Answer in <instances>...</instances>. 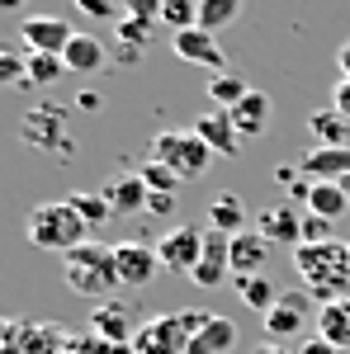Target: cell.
<instances>
[{
	"label": "cell",
	"instance_id": "cell-1",
	"mask_svg": "<svg viewBox=\"0 0 350 354\" xmlns=\"http://www.w3.org/2000/svg\"><path fill=\"white\" fill-rule=\"evenodd\" d=\"M294 270L308 288V298L326 307V302L350 298V241H322V245H298Z\"/></svg>",
	"mask_w": 350,
	"mask_h": 354
},
{
	"label": "cell",
	"instance_id": "cell-2",
	"mask_svg": "<svg viewBox=\"0 0 350 354\" xmlns=\"http://www.w3.org/2000/svg\"><path fill=\"white\" fill-rule=\"evenodd\" d=\"M62 279L76 298H95V302H109L114 288H123L119 265H114V245H100V241H85L71 255H62Z\"/></svg>",
	"mask_w": 350,
	"mask_h": 354
},
{
	"label": "cell",
	"instance_id": "cell-3",
	"mask_svg": "<svg viewBox=\"0 0 350 354\" xmlns=\"http://www.w3.org/2000/svg\"><path fill=\"white\" fill-rule=\"evenodd\" d=\"M24 232H28V245L53 250V255H71L76 245L90 241V227H85V218L71 203H38V208L28 213Z\"/></svg>",
	"mask_w": 350,
	"mask_h": 354
},
{
	"label": "cell",
	"instance_id": "cell-4",
	"mask_svg": "<svg viewBox=\"0 0 350 354\" xmlns=\"http://www.w3.org/2000/svg\"><path fill=\"white\" fill-rule=\"evenodd\" d=\"M213 312H161L152 322H142L133 335V354H189V340L209 326Z\"/></svg>",
	"mask_w": 350,
	"mask_h": 354
},
{
	"label": "cell",
	"instance_id": "cell-5",
	"mask_svg": "<svg viewBox=\"0 0 350 354\" xmlns=\"http://www.w3.org/2000/svg\"><path fill=\"white\" fill-rule=\"evenodd\" d=\"M152 161L170 165L180 180H199L204 170H209V161H213V151H209V142L194 133V128H185V133H161L157 142H152Z\"/></svg>",
	"mask_w": 350,
	"mask_h": 354
},
{
	"label": "cell",
	"instance_id": "cell-6",
	"mask_svg": "<svg viewBox=\"0 0 350 354\" xmlns=\"http://www.w3.org/2000/svg\"><path fill=\"white\" fill-rule=\"evenodd\" d=\"M308 317H313V298H308V288H284V293H279V302L265 312V335L284 345V340L303 335Z\"/></svg>",
	"mask_w": 350,
	"mask_h": 354
},
{
	"label": "cell",
	"instance_id": "cell-7",
	"mask_svg": "<svg viewBox=\"0 0 350 354\" xmlns=\"http://www.w3.org/2000/svg\"><path fill=\"white\" fill-rule=\"evenodd\" d=\"M90 335H100V340H109V345H133V335L142 330V322L133 317V307L123 298H109V302H95L90 307Z\"/></svg>",
	"mask_w": 350,
	"mask_h": 354
},
{
	"label": "cell",
	"instance_id": "cell-8",
	"mask_svg": "<svg viewBox=\"0 0 350 354\" xmlns=\"http://www.w3.org/2000/svg\"><path fill=\"white\" fill-rule=\"evenodd\" d=\"M114 265H119V283L123 288H147L161 274V255L147 241H119L114 245Z\"/></svg>",
	"mask_w": 350,
	"mask_h": 354
},
{
	"label": "cell",
	"instance_id": "cell-9",
	"mask_svg": "<svg viewBox=\"0 0 350 354\" xmlns=\"http://www.w3.org/2000/svg\"><path fill=\"white\" fill-rule=\"evenodd\" d=\"M71 38H76V28L67 24V19H57V15H28L24 24H19V43H24L28 53L62 57L71 48Z\"/></svg>",
	"mask_w": 350,
	"mask_h": 354
},
{
	"label": "cell",
	"instance_id": "cell-10",
	"mask_svg": "<svg viewBox=\"0 0 350 354\" xmlns=\"http://www.w3.org/2000/svg\"><path fill=\"white\" fill-rule=\"evenodd\" d=\"M157 255H161V270L194 274V265L204 260V232L199 227H170L161 241H157Z\"/></svg>",
	"mask_w": 350,
	"mask_h": 354
},
{
	"label": "cell",
	"instance_id": "cell-11",
	"mask_svg": "<svg viewBox=\"0 0 350 354\" xmlns=\"http://www.w3.org/2000/svg\"><path fill=\"white\" fill-rule=\"evenodd\" d=\"M170 48H175V57H180V62H189V66H209L213 76H227V53H222L218 33L185 28V33H175V38H170Z\"/></svg>",
	"mask_w": 350,
	"mask_h": 354
},
{
	"label": "cell",
	"instance_id": "cell-12",
	"mask_svg": "<svg viewBox=\"0 0 350 354\" xmlns=\"http://www.w3.org/2000/svg\"><path fill=\"white\" fill-rule=\"evenodd\" d=\"M24 137L33 147H43V151H53L57 161H67L71 156V137H67V118L62 109H38L24 118Z\"/></svg>",
	"mask_w": 350,
	"mask_h": 354
},
{
	"label": "cell",
	"instance_id": "cell-13",
	"mask_svg": "<svg viewBox=\"0 0 350 354\" xmlns=\"http://www.w3.org/2000/svg\"><path fill=\"white\" fill-rule=\"evenodd\" d=\"M256 232L265 236L270 245H303V213L289 208V203H274V208H261L256 213Z\"/></svg>",
	"mask_w": 350,
	"mask_h": 354
},
{
	"label": "cell",
	"instance_id": "cell-14",
	"mask_svg": "<svg viewBox=\"0 0 350 354\" xmlns=\"http://www.w3.org/2000/svg\"><path fill=\"white\" fill-rule=\"evenodd\" d=\"M232 274V236H222V232H204V260L194 265V283L199 288H218L222 279Z\"/></svg>",
	"mask_w": 350,
	"mask_h": 354
},
{
	"label": "cell",
	"instance_id": "cell-15",
	"mask_svg": "<svg viewBox=\"0 0 350 354\" xmlns=\"http://www.w3.org/2000/svg\"><path fill=\"white\" fill-rule=\"evenodd\" d=\"M100 194L109 198L114 218H133V213H147V185H142V175H137V170H119V175H109Z\"/></svg>",
	"mask_w": 350,
	"mask_h": 354
},
{
	"label": "cell",
	"instance_id": "cell-16",
	"mask_svg": "<svg viewBox=\"0 0 350 354\" xmlns=\"http://www.w3.org/2000/svg\"><path fill=\"white\" fill-rule=\"evenodd\" d=\"M350 175V147H313L303 156V180L313 185H341Z\"/></svg>",
	"mask_w": 350,
	"mask_h": 354
},
{
	"label": "cell",
	"instance_id": "cell-17",
	"mask_svg": "<svg viewBox=\"0 0 350 354\" xmlns=\"http://www.w3.org/2000/svg\"><path fill=\"white\" fill-rule=\"evenodd\" d=\"M194 133L209 142L213 156H242V133L232 128L227 109H209L204 118H194Z\"/></svg>",
	"mask_w": 350,
	"mask_h": 354
},
{
	"label": "cell",
	"instance_id": "cell-18",
	"mask_svg": "<svg viewBox=\"0 0 350 354\" xmlns=\"http://www.w3.org/2000/svg\"><path fill=\"white\" fill-rule=\"evenodd\" d=\"M71 326L62 322H33V326L19 330V354H67L71 350Z\"/></svg>",
	"mask_w": 350,
	"mask_h": 354
},
{
	"label": "cell",
	"instance_id": "cell-19",
	"mask_svg": "<svg viewBox=\"0 0 350 354\" xmlns=\"http://www.w3.org/2000/svg\"><path fill=\"white\" fill-rule=\"evenodd\" d=\"M62 62H67L71 76H95V71H105V66H109V48L95 38V33H76L71 48L62 53Z\"/></svg>",
	"mask_w": 350,
	"mask_h": 354
},
{
	"label": "cell",
	"instance_id": "cell-20",
	"mask_svg": "<svg viewBox=\"0 0 350 354\" xmlns=\"http://www.w3.org/2000/svg\"><path fill=\"white\" fill-rule=\"evenodd\" d=\"M265 255H270V241L261 232H242L232 236V279H251V274L265 270Z\"/></svg>",
	"mask_w": 350,
	"mask_h": 354
},
{
	"label": "cell",
	"instance_id": "cell-21",
	"mask_svg": "<svg viewBox=\"0 0 350 354\" xmlns=\"http://www.w3.org/2000/svg\"><path fill=\"white\" fill-rule=\"evenodd\" d=\"M227 118H232V128L242 133V142L246 137H261L270 128V95L265 90H251L237 109H227Z\"/></svg>",
	"mask_w": 350,
	"mask_h": 354
},
{
	"label": "cell",
	"instance_id": "cell-22",
	"mask_svg": "<svg viewBox=\"0 0 350 354\" xmlns=\"http://www.w3.org/2000/svg\"><path fill=\"white\" fill-rule=\"evenodd\" d=\"M237 345V322L232 317H209V326L189 340V354H232Z\"/></svg>",
	"mask_w": 350,
	"mask_h": 354
},
{
	"label": "cell",
	"instance_id": "cell-23",
	"mask_svg": "<svg viewBox=\"0 0 350 354\" xmlns=\"http://www.w3.org/2000/svg\"><path fill=\"white\" fill-rule=\"evenodd\" d=\"M317 335L336 350H350V298L317 307Z\"/></svg>",
	"mask_w": 350,
	"mask_h": 354
},
{
	"label": "cell",
	"instance_id": "cell-24",
	"mask_svg": "<svg viewBox=\"0 0 350 354\" xmlns=\"http://www.w3.org/2000/svg\"><path fill=\"white\" fill-rule=\"evenodd\" d=\"M209 232H222V236H242L246 232V203L237 194H218L209 203Z\"/></svg>",
	"mask_w": 350,
	"mask_h": 354
},
{
	"label": "cell",
	"instance_id": "cell-25",
	"mask_svg": "<svg viewBox=\"0 0 350 354\" xmlns=\"http://www.w3.org/2000/svg\"><path fill=\"white\" fill-rule=\"evenodd\" d=\"M308 133L317 137V147H350V123L331 109V104L317 109V113H308Z\"/></svg>",
	"mask_w": 350,
	"mask_h": 354
},
{
	"label": "cell",
	"instance_id": "cell-26",
	"mask_svg": "<svg viewBox=\"0 0 350 354\" xmlns=\"http://www.w3.org/2000/svg\"><path fill=\"white\" fill-rule=\"evenodd\" d=\"M308 213H313V218H326V222L346 218V213H350V198H346V189H341V185H313Z\"/></svg>",
	"mask_w": 350,
	"mask_h": 354
},
{
	"label": "cell",
	"instance_id": "cell-27",
	"mask_svg": "<svg viewBox=\"0 0 350 354\" xmlns=\"http://www.w3.org/2000/svg\"><path fill=\"white\" fill-rule=\"evenodd\" d=\"M237 293H242V302L251 307V312H261V317H265L270 307L279 302V293H284V288H274L265 274H251V279H237Z\"/></svg>",
	"mask_w": 350,
	"mask_h": 354
},
{
	"label": "cell",
	"instance_id": "cell-28",
	"mask_svg": "<svg viewBox=\"0 0 350 354\" xmlns=\"http://www.w3.org/2000/svg\"><path fill=\"white\" fill-rule=\"evenodd\" d=\"M62 76H71L62 57H48V53H28V62H24V81H28V85H43V90H48V85H57Z\"/></svg>",
	"mask_w": 350,
	"mask_h": 354
},
{
	"label": "cell",
	"instance_id": "cell-29",
	"mask_svg": "<svg viewBox=\"0 0 350 354\" xmlns=\"http://www.w3.org/2000/svg\"><path fill=\"white\" fill-rule=\"evenodd\" d=\"M246 95H251V85H246L237 71H227V76H213V81H209V100H213L218 109H237Z\"/></svg>",
	"mask_w": 350,
	"mask_h": 354
},
{
	"label": "cell",
	"instance_id": "cell-30",
	"mask_svg": "<svg viewBox=\"0 0 350 354\" xmlns=\"http://www.w3.org/2000/svg\"><path fill=\"white\" fill-rule=\"evenodd\" d=\"M242 15V0H199V28L204 33H218Z\"/></svg>",
	"mask_w": 350,
	"mask_h": 354
},
{
	"label": "cell",
	"instance_id": "cell-31",
	"mask_svg": "<svg viewBox=\"0 0 350 354\" xmlns=\"http://www.w3.org/2000/svg\"><path fill=\"white\" fill-rule=\"evenodd\" d=\"M67 203H71V208H76V213L85 218V227H90V232H95V227H105V222L114 218V208H109V198H105V194L81 189V194H71Z\"/></svg>",
	"mask_w": 350,
	"mask_h": 354
},
{
	"label": "cell",
	"instance_id": "cell-32",
	"mask_svg": "<svg viewBox=\"0 0 350 354\" xmlns=\"http://www.w3.org/2000/svg\"><path fill=\"white\" fill-rule=\"evenodd\" d=\"M137 175H142L147 194H180V185H185V180H180L170 165H161V161H147L142 170H137Z\"/></svg>",
	"mask_w": 350,
	"mask_h": 354
},
{
	"label": "cell",
	"instance_id": "cell-33",
	"mask_svg": "<svg viewBox=\"0 0 350 354\" xmlns=\"http://www.w3.org/2000/svg\"><path fill=\"white\" fill-rule=\"evenodd\" d=\"M161 24L185 33V28H199V0H166L161 10Z\"/></svg>",
	"mask_w": 350,
	"mask_h": 354
},
{
	"label": "cell",
	"instance_id": "cell-34",
	"mask_svg": "<svg viewBox=\"0 0 350 354\" xmlns=\"http://www.w3.org/2000/svg\"><path fill=\"white\" fill-rule=\"evenodd\" d=\"M114 38H119L123 48H147V43H152V24H147V19H133V15H123V19L114 24Z\"/></svg>",
	"mask_w": 350,
	"mask_h": 354
},
{
	"label": "cell",
	"instance_id": "cell-35",
	"mask_svg": "<svg viewBox=\"0 0 350 354\" xmlns=\"http://www.w3.org/2000/svg\"><path fill=\"white\" fill-rule=\"evenodd\" d=\"M67 354H133V345H109L100 335H76Z\"/></svg>",
	"mask_w": 350,
	"mask_h": 354
},
{
	"label": "cell",
	"instance_id": "cell-36",
	"mask_svg": "<svg viewBox=\"0 0 350 354\" xmlns=\"http://www.w3.org/2000/svg\"><path fill=\"white\" fill-rule=\"evenodd\" d=\"M123 5V15H133V19H147V24H157L166 10V0H119Z\"/></svg>",
	"mask_w": 350,
	"mask_h": 354
},
{
	"label": "cell",
	"instance_id": "cell-37",
	"mask_svg": "<svg viewBox=\"0 0 350 354\" xmlns=\"http://www.w3.org/2000/svg\"><path fill=\"white\" fill-rule=\"evenodd\" d=\"M322 241H331V222L326 218H303V245H322Z\"/></svg>",
	"mask_w": 350,
	"mask_h": 354
},
{
	"label": "cell",
	"instance_id": "cell-38",
	"mask_svg": "<svg viewBox=\"0 0 350 354\" xmlns=\"http://www.w3.org/2000/svg\"><path fill=\"white\" fill-rule=\"evenodd\" d=\"M180 194H147V218H170Z\"/></svg>",
	"mask_w": 350,
	"mask_h": 354
},
{
	"label": "cell",
	"instance_id": "cell-39",
	"mask_svg": "<svg viewBox=\"0 0 350 354\" xmlns=\"http://www.w3.org/2000/svg\"><path fill=\"white\" fill-rule=\"evenodd\" d=\"M85 19H114V0H71Z\"/></svg>",
	"mask_w": 350,
	"mask_h": 354
},
{
	"label": "cell",
	"instance_id": "cell-40",
	"mask_svg": "<svg viewBox=\"0 0 350 354\" xmlns=\"http://www.w3.org/2000/svg\"><path fill=\"white\" fill-rule=\"evenodd\" d=\"M331 109L350 123V81H346V76H341V81H336V90H331Z\"/></svg>",
	"mask_w": 350,
	"mask_h": 354
},
{
	"label": "cell",
	"instance_id": "cell-41",
	"mask_svg": "<svg viewBox=\"0 0 350 354\" xmlns=\"http://www.w3.org/2000/svg\"><path fill=\"white\" fill-rule=\"evenodd\" d=\"M0 76H5V81H24V62L15 53H0Z\"/></svg>",
	"mask_w": 350,
	"mask_h": 354
},
{
	"label": "cell",
	"instance_id": "cell-42",
	"mask_svg": "<svg viewBox=\"0 0 350 354\" xmlns=\"http://www.w3.org/2000/svg\"><path fill=\"white\" fill-rule=\"evenodd\" d=\"M298 180H303V165H274V185H284V189H294Z\"/></svg>",
	"mask_w": 350,
	"mask_h": 354
},
{
	"label": "cell",
	"instance_id": "cell-43",
	"mask_svg": "<svg viewBox=\"0 0 350 354\" xmlns=\"http://www.w3.org/2000/svg\"><path fill=\"white\" fill-rule=\"evenodd\" d=\"M298 354H341V350H336V345H326L322 335L313 330V335H303V350H298Z\"/></svg>",
	"mask_w": 350,
	"mask_h": 354
},
{
	"label": "cell",
	"instance_id": "cell-44",
	"mask_svg": "<svg viewBox=\"0 0 350 354\" xmlns=\"http://www.w3.org/2000/svg\"><path fill=\"white\" fill-rule=\"evenodd\" d=\"M76 109L95 113V109H100V95H95V90H81V95H76Z\"/></svg>",
	"mask_w": 350,
	"mask_h": 354
},
{
	"label": "cell",
	"instance_id": "cell-45",
	"mask_svg": "<svg viewBox=\"0 0 350 354\" xmlns=\"http://www.w3.org/2000/svg\"><path fill=\"white\" fill-rule=\"evenodd\" d=\"M137 57H142V48H123V43H119V53H114V62H119V66H133Z\"/></svg>",
	"mask_w": 350,
	"mask_h": 354
},
{
	"label": "cell",
	"instance_id": "cell-46",
	"mask_svg": "<svg viewBox=\"0 0 350 354\" xmlns=\"http://www.w3.org/2000/svg\"><path fill=\"white\" fill-rule=\"evenodd\" d=\"M256 354H294V350H289V345H279V340H261Z\"/></svg>",
	"mask_w": 350,
	"mask_h": 354
},
{
	"label": "cell",
	"instance_id": "cell-47",
	"mask_svg": "<svg viewBox=\"0 0 350 354\" xmlns=\"http://www.w3.org/2000/svg\"><path fill=\"white\" fill-rule=\"evenodd\" d=\"M336 66H341V76L350 81V43H341V53H336Z\"/></svg>",
	"mask_w": 350,
	"mask_h": 354
},
{
	"label": "cell",
	"instance_id": "cell-48",
	"mask_svg": "<svg viewBox=\"0 0 350 354\" xmlns=\"http://www.w3.org/2000/svg\"><path fill=\"white\" fill-rule=\"evenodd\" d=\"M0 5H5V10H19V5H24V0H0Z\"/></svg>",
	"mask_w": 350,
	"mask_h": 354
},
{
	"label": "cell",
	"instance_id": "cell-49",
	"mask_svg": "<svg viewBox=\"0 0 350 354\" xmlns=\"http://www.w3.org/2000/svg\"><path fill=\"white\" fill-rule=\"evenodd\" d=\"M341 189H346V198H350V175H346V180H341Z\"/></svg>",
	"mask_w": 350,
	"mask_h": 354
}]
</instances>
